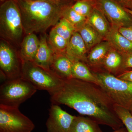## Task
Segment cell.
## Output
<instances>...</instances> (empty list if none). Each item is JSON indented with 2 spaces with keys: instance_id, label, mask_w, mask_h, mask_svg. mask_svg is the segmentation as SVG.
Wrapping results in <instances>:
<instances>
[{
  "instance_id": "6da1fadb",
  "label": "cell",
  "mask_w": 132,
  "mask_h": 132,
  "mask_svg": "<svg viewBox=\"0 0 132 132\" xmlns=\"http://www.w3.org/2000/svg\"><path fill=\"white\" fill-rule=\"evenodd\" d=\"M50 97L52 104L67 106L99 125L114 131L123 127L114 111L115 104L98 85L72 78L64 80L61 87Z\"/></svg>"
},
{
  "instance_id": "7a4b0ae2",
  "label": "cell",
  "mask_w": 132,
  "mask_h": 132,
  "mask_svg": "<svg viewBox=\"0 0 132 132\" xmlns=\"http://www.w3.org/2000/svg\"><path fill=\"white\" fill-rule=\"evenodd\" d=\"M21 12L22 24L26 35L45 33L61 19L66 5L60 0L53 1H28L16 0Z\"/></svg>"
},
{
  "instance_id": "3957f363",
  "label": "cell",
  "mask_w": 132,
  "mask_h": 132,
  "mask_svg": "<svg viewBox=\"0 0 132 132\" xmlns=\"http://www.w3.org/2000/svg\"><path fill=\"white\" fill-rule=\"evenodd\" d=\"M24 32L20 9L16 0H6L0 6V34L4 40L20 44Z\"/></svg>"
},
{
  "instance_id": "277c9868",
  "label": "cell",
  "mask_w": 132,
  "mask_h": 132,
  "mask_svg": "<svg viewBox=\"0 0 132 132\" xmlns=\"http://www.w3.org/2000/svg\"><path fill=\"white\" fill-rule=\"evenodd\" d=\"M93 73L99 85L114 104L129 110L132 108V82L120 79L104 71Z\"/></svg>"
},
{
  "instance_id": "5b68a950",
  "label": "cell",
  "mask_w": 132,
  "mask_h": 132,
  "mask_svg": "<svg viewBox=\"0 0 132 132\" xmlns=\"http://www.w3.org/2000/svg\"><path fill=\"white\" fill-rule=\"evenodd\" d=\"M37 90L31 82L22 77L6 80L0 87V104L19 108Z\"/></svg>"
},
{
  "instance_id": "8992f818",
  "label": "cell",
  "mask_w": 132,
  "mask_h": 132,
  "mask_svg": "<svg viewBox=\"0 0 132 132\" xmlns=\"http://www.w3.org/2000/svg\"><path fill=\"white\" fill-rule=\"evenodd\" d=\"M22 61V78L31 82L37 90H46L51 95L63 85L64 80L52 72L37 65L33 62Z\"/></svg>"
},
{
  "instance_id": "52a82bcc",
  "label": "cell",
  "mask_w": 132,
  "mask_h": 132,
  "mask_svg": "<svg viewBox=\"0 0 132 132\" xmlns=\"http://www.w3.org/2000/svg\"><path fill=\"white\" fill-rule=\"evenodd\" d=\"M19 108L0 104V132H32L35 125Z\"/></svg>"
},
{
  "instance_id": "ba28073f",
  "label": "cell",
  "mask_w": 132,
  "mask_h": 132,
  "mask_svg": "<svg viewBox=\"0 0 132 132\" xmlns=\"http://www.w3.org/2000/svg\"><path fill=\"white\" fill-rule=\"evenodd\" d=\"M22 61L10 43L2 39L0 42V68L6 80L21 77Z\"/></svg>"
},
{
  "instance_id": "9c48e42d",
  "label": "cell",
  "mask_w": 132,
  "mask_h": 132,
  "mask_svg": "<svg viewBox=\"0 0 132 132\" xmlns=\"http://www.w3.org/2000/svg\"><path fill=\"white\" fill-rule=\"evenodd\" d=\"M95 7L106 16L111 27L119 29L132 26V15L113 0H96Z\"/></svg>"
},
{
  "instance_id": "30bf717a",
  "label": "cell",
  "mask_w": 132,
  "mask_h": 132,
  "mask_svg": "<svg viewBox=\"0 0 132 132\" xmlns=\"http://www.w3.org/2000/svg\"><path fill=\"white\" fill-rule=\"evenodd\" d=\"M75 116L62 109L59 105L52 104L46 123L47 132H70Z\"/></svg>"
},
{
  "instance_id": "8fae6325",
  "label": "cell",
  "mask_w": 132,
  "mask_h": 132,
  "mask_svg": "<svg viewBox=\"0 0 132 132\" xmlns=\"http://www.w3.org/2000/svg\"><path fill=\"white\" fill-rule=\"evenodd\" d=\"M112 48L107 41L103 40L91 49L85 63L93 72L101 71L103 60Z\"/></svg>"
},
{
  "instance_id": "7c38bea8",
  "label": "cell",
  "mask_w": 132,
  "mask_h": 132,
  "mask_svg": "<svg viewBox=\"0 0 132 132\" xmlns=\"http://www.w3.org/2000/svg\"><path fill=\"white\" fill-rule=\"evenodd\" d=\"M88 50L80 35L76 32L68 43L65 54L72 62L81 61L86 62Z\"/></svg>"
},
{
  "instance_id": "4fadbf2b",
  "label": "cell",
  "mask_w": 132,
  "mask_h": 132,
  "mask_svg": "<svg viewBox=\"0 0 132 132\" xmlns=\"http://www.w3.org/2000/svg\"><path fill=\"white\" fill-rule=\"evenodd\" d=\"M47 38L45 34L41 36L39 48L33 62L40 67L51 72L50 67L54 53L50 46Z\"/></svg>"
},
{
  "instance_id": "5bb4252c",
  "label": "cell",
  "mask_w": 132,
  "mask_h": 132,
  "mask_svg": "<svg viewBox=\"0 0 132 132\" xmlns=\"http://www.w3.org/2000/svg\"><path fill=\"white\" fill-rule=\"evenodd\" d=\"M73 63L65 54H54L50 71L63 80L73 78L72 71Z\"/></svg>"
},
{
  "instance_id": "9a60e30c",
  "label": "cell",
  "mask_w": 132,
  "mask_h": 132,
  "mask_svg": "<svg viewBox=\"0 0 132 132\" xmlns=\"http://www.w3.org/2000/svg\"><path fill=\"white\" fill-rule=\"evenodd\" d=\"M123 55L112 48L104 59L102 68L104 71L117 76L127 71L123 68Z\"/></svg>"
},
{
  "instance_id": "2e32d148",
  "label": "cell",
  "mask_w": 132,
  "mask_h": 132,
  "mask_svg": "<svg viewBox=\"0 0 132 132\" xmlns=\"http://www.w3.org/2000/svg\"><path fill=\"white\" fill-rule=\"evenodd\" d=\"M39 43V39L34 33L27 35L20 44L19 55L22 60L33 62Z\"/></svg>"
},
{
  "instance_id": "e0dca14e",
  "label": "cell",
  "mask_w": 132,
  "mask_h": 132,
  "mask_svg": "<svg viewBox=\"0 0 132 132\" xmlns=\"http://www.w3.org/2000/svg\"><path fill=\"white\" fill-rule=\"evenodd\" d=\"M105 40L107 41L111 47L122 55L132 52V43L119 32V29L111 27Z\"/></svg>"
},
{
  "instance_id": "ac0fdd59",
  "label": "cell",
  "mask_w": 132,
  "mask_h": 132,
  "mask_svg": "<svg viewBox=\"0 0 132 132\" xmlns=\"http://www.w3.org/2000/svg\"><path fill=\"white\" fill-rule=\"evenodd\" d=\"M87 19V22L105 40L111 31V26L104 14L95 7Z\"/></svg>"
},
{
  "instance_id": "d6986e66",
  "label": "cell",
  "mask_w": 132,
  "mask_h": 132,
  "mask_svg": "<svg viewBox=\"0 0 132 132\" xmlns=\"http://www.w3.org/2000/svg\"><path fill=\"white\" fill-rule=\"evenodd\" d=\"M99 125L89 117L75 116L70 132H103Z\"/></svg>"
},
{
  "instance_id": "ffe728a7",
  "label": "cell",
  "mask_w": 132,
  "mask_h": 132,
  "mask_svg": "<svg viewBox=\"0 0 132 132\" xmlns=\"http://www.w3.org/2000/svg\"><path fill=\"white\" fill-rule=\"evenodd\" d=\"M77 32L85 42L88 51L104 40L87 21L78 29Z\"/></svg>"
},
{
  "instance_id": "44dd1931",
  "label": "cell",
  "mask_w": 132,
  "mask_h": 132,
  "mask_svg": "<svg viewBox=\"0 0 132 132\" xmlns=\"http://www.w3.org/2000/svg\"><path fill=\"white\" fill-rule=\"evenodd\" d=\"M72 63V74L73 78L99 85L96 76L86 63L81 61L74 62Z\"/></svg>"
},
{
  "instance_id": "7402d4cb",
  "label": "cell",
  "mask_w": 132,
  "mask_h": 132,
  "mask_svg": "<svg viewBox=\"0 0 132 132\" xmlns=\"http://www.w3.org/2000/svg\"><path fill=\"white\" fill-rule=\"evenodd\" d=\"M61 18L65 19L74 26L76 31L86 23L87 19L76 12L72 6L66 5L62 10Z\"/></svg>"
},
{
  "instance_id": "603a6c76",
  "label": "cell",
  "mask_w": 132,
  "mask_h": 132,
  "mask_svg": "<svg viewBox=\"0 0 132 132\" xmlns=\"http://www.w3.org/2000/svg\"><path fill=\"white\" fill-rule=\"evenodd\" d=\"M48 42L54 54H65L68 42L56 33L53 28L50 32Z\"/></svg>"
},
{
  "instance_id": "cb8c5ba5",
  "label": "cell",
  "mask_w": 132,
  "mask_h": 132,
  "mask_svg": "<svg viewBox=\"0 0 132 132\" xmlns=\"http://www.w3.org/2000/svg\"><path fill=\"white\" fill-rule=\"evenodd\" d=\"M59 35L69 42L74 33L77 32L74 26L65 19L61 18L53 27Z\"/></svg>"
},
{
  "instance_id": "d4e9b609",
  "label": "cell",
  "mask_w": 132,
  "mask_h": 132,
  "mask_svg": "<svg viewBox=\"0 0 132 132\" xmlns=\"http://www.w3.org/2000/svg\"><path fill=\"white\" fill-rule=\"evenodd\" d=\"M114 111L128 132H132V114L130 110L116 104L114 106Z\"/></svg>"
},
{
  "instance_id": "484cf974",
  "label": "cell",
  "mask_w": 132,
  "mask_h": 132,
  "mask_svg": "<svg viewBox=\"0 0 132 132\" xmlns=\"http://www.w3.org/2000/svg\"><path fill=\"white\" fill-rule=\"evenodd\" d=\"M95 7V1L85 0L77 1L72 6L76 12L87 19Z\"/></svg>"
},
{
  "instance_id": "4316f807",
  "label": "cell",
  "mask_w": 132,
  "mask_h": 132,
  "mask_svg": "<svg viewBox=\"0 0 132 132\" xmlns=\"http://www.w3.org/2000/svg\"><path fill=\"white\" fill-rule=\"evenodd\" d=\"M119 31L125 38L132 43V26L121 27L119 28Z\"/></svg>"
},
{
  "instance_id": "83f0119b",
  "label": "cell",
  "mask_w": 132,
  "mask_h": 132,
  "mask_svg": "<svg viewBox=\"0 0 132 132\" xmlns=\"http://www.w3.org/2000/svg\"><path fill=\"white\" fill-rule=\"evenodd\" d=\"M123 68L125 70L132 68V52L130 53L123 55Z\"/></svg>"
},
{
  "instance_id": "f1b7e54d",
  "label": "cell",
  "mask_w": 132,
  "mask_h": 132,
  "mask_svg": "<svg viewBox=\"0 0 132 132\" xmlns=\"http://www.w3.org/2000/svg\"><path fill=\"white\" fill-rule=\"evenodd\" d=\"M116 77L120 79L132 82V71H125Z\"/></svg>"
},
{
  "instance_id": "f546056e",
  "label": "cell",
  "mask_w": 132,
  "mask_h": 132,
  "mask_svg": "<svg viewBox=\"0 0 132 132\" xmlns=\"http://www.w3.org/2000/svg\"><path fill=\"white\" fill-rule=\"evenodd\" d=\"M126 8L132 10V0H113Z\"/></svg>"
},
{
  "instance_id": "4dcf8cb0",
  "label": "cell",
  "mask_w": 132,
  "mask_h": 132,
  "mask_svg": "<svg viewBox=\"0 0 132 132\" xmlns=\"http://www.w3.org/2000/svg\"><path fill=\"white\" fill-rule=\"evenodd\" d=\"M112 132H128V131L126 128L123 127L119 130H115Z\"/></svg>"
},
{
  "instance_id": "1f68e13d",
  "label": "cell",
  "mask_w": 132,
  "mask_h": 132,
  "mask_svg": "<svg viewBox=\"0 0 132 132\" xmlns=\"http://www.w3.org/2000/svg\"><path fill=\"white\" fill-rule=\"evenodd\" d=\"M24 1H53L56 0H24Z\"/></svg>"
},
{
  "instance_id": "d6a6232c",
  "label": "cell",
  "mask_w": 132,
  "mask_h": 132,
  "mask_svg": "<svg viewBox=\"0 0 132 132\" xmlns=\"http://www.w3.org/2000/svg\"><path fill=\"white\" fill-rule=\"evenodd\" d=\"M125 10L126 12H127L128 13L130 14V15H132V10H131L128 9L126 8H125Z\"/></svg>"
},
{
  "instance_id": "836d02e7",
  "label": "cell",
  "mask_w": 132,
  "mask_h": 132,
  "mask_svg": "<svg viewBox=\"0 0 132 132\" xmlns=\"http://www.w3.org/2000/svg\"><path fill=\"white\" fill-rule=\"evenodd\" d=\"M76 1H83V0H75ZM85 1H95L96 0H85Z\"/></svg>"
},
{
  "instance_id": "e575fe53",
  "label": "cell",
  "mask_w": 132,
  "mask_h": 132,
  "mask_svg": "<svg viewBox=\"0 0 132 132\" xmlns=\"http://www.w3.org/2000/svg\"><path fill=\"white\" fill-rule=\"evenodd\" d=\"M129 110H130V112L132 114V108L130 109Z\"/></svg>"
},
{
  "instance_id": "d590c367",
  "label": "cell",
  "mask_w": 132,
  "mask_h": 132,
  "mask_svg": "<svg viewBox=\"0 0 132 132\" xmlns=\"http://www.w3.org/2000/svg\"><path fill=\"white\" fill-rule=\"evenodd\" d=\"M6 1V0H1V1L2 2H4L5 1Z\"/></svg>"
}]
</instances>
